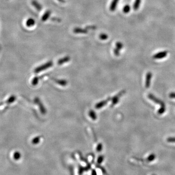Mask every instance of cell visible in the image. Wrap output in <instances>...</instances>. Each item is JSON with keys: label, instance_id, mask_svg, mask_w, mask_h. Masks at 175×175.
<instances>
[{"label": "cell", "instance_id": "cell-27", "mask_svg": "<svg viewBox=\"0 0 175 175\" xmlns=\"http://www.w3.org/2000/svg\"><path fill=\"white\" fill-rule=\"evenodd\" d=\"M169 96L170 98L175 99V92H171L169 94Z\"/></svg>", "mask_w": 175, "mask_h": 175}, {"label": "cell", "instance_id": "cell-24", "mask_svg": "<svg viewBox=\"0 0 175 175\" xmlns=\"http://www.w3.org/2000/svg\"><path fill=\"white\" fill-rule=\"evenodd\" d=\"M102 148H103L102 144L101 143H99V144L97 145L96 150H97L98 152H100V151L102 150Z\"/></svg>", "mask_w": 175, "mask_h": 175}, {"label": "cell", "instance_id": "cell-15", "mask_svg": "<svg viewBox=\"0 0 175 175\" xmlns=\"http://www.w3.org/2000/svg\"><path fill=\"white\" fill-rule=\"evenodd\" d=\"M166 110V109H165V106H162V107H161L160 108V109L158 111V113L159 114H162L163 113H164V112Z\"/></svg>", "mask_w": 175, "mask_h": 175}, {"label": "cell", "instance_id": "cell-19", "mask_svg": "<svg viewBox=\"0 0 175 175\" xmlns=\"http://www.w3.org/2000/svg\"><path fill=\"white\" fill-rule=\"evenodd\" d=\"M104 159V157L103 155H100L97 159V162L98 164H101L102 162H103Z\"/></svg>", "mask_w": 175, "mask_h": 175}, {"label": "cell", "instance_id": "cell-9", "mask_svg": "<svg viewBox=\"0 0 175 175\" xmlns=\"http://www.w3.org/2000/svg\"><path fill=\"white\" fill-rule=\"evenodd\" d=\"M119 1V0H113L112 1L110 6V10L111 11H113L115 10Z\"/></svg>", "mask_w": 175, "mask_h": 175}, {"label": "cell", "instance_id": "cell-1", "mask_svg": "<svg viewBox=\"0 0 175 175\" xmlns=\"http://www.w3.org/2000/svg\"><path fill=\"white\" fill-rule=\"evenodd\" d=\"M52 65H53V62L52 61H49L47 63L44 64V65H41L39 67H38L37 68H36V69L35 70V71L36 72H39L42 71H43L46 69H48L49 67H51Z\"/></svg>", "mask_w": 175, "mask_h": 175}, {"label": "cell", "instance_id": "cell-17", "mask_svg": "<svg viewBox=\"0 0 175 175\" xmlns=\"http://www.w3.org/2000/svg\"><path fill=\"white\" fill-rule=\"evenodd\" d=\"M99 38L102 40H106L108 38V36L106 34L103 33V34H101L100 35Z\"/></svg>", "mask_w": 175, "mask_h": 175}, {"label": "cell", "instance_id": "cell-10", "mask_svg": "<svg viewBox=\"0 0 175 175\" xmlns=\"http://www.w3.org/2000/svg\"><path fill=\"white\" fill-rule=\"evenodd\" d=\"M35 24V20L32 18H29L26 20V26L30 27L31 26H34Z\"/></svg>", "mask_w": 175, "mask_h": 175}, {"label": "cell", "instance_id": "cell-29", "mask_svg": "<svg viewBox=\"0 0 175 175\" xmlns=\"http://www.w3.org/2000/svg\"><path fill=\"white\" fill-rule=\"evenodd\" d=\"M52 20L57 21V22H60L61 21V19H58V18H53L52 19Z\"/></svg>", "mask_w": 175, "mask_h": 175}, {"label": "cell", "instance_id": "cell-20", "mask_svg": "<svg viewBox=\"0 0 175 175\" xmlns=\"http://www.w3.org/2000/svg\"><path fill=\"white\" fill-rule=\"evenodd\" d=\"M156 156L154 154H151L147 158V161L148 162H151L153 161L155 159Z\"/></svg>", "mask_w": 175, "mask_h": 175}, {"label": "cell", "instance_id": "cell-12", "mask_svg": "<svg viewBox=\"0 0 175 175\" xmlns=\"http://www.w3.org/2000/svg\"><path fill=\"white\" fill-rule=\"evenodd\" d=\"M51 13L50 11H49V10L46 11L45 13L43 14V15L42 17V18H41L42 20L43 21H45L46 20H47L49 18V17L51 15Z\"/></svg>", "mask_w": 175, "mask_h": 175}, {"label": "cell", "instance_id": "cell-28", "mask_svg": "<svg viewBox=\"0 0 175 175\" xmlns=\"http://www.w3.org/2000/svg\"><path fill=\"white\" fill-rule=\"evenodd\" d=\"M86 29H92V30H93V29H96V27L95 26H87L86 27Z\"/></svg>", "mask_w": 175, "mask_h": 175}, {"label": "cell", "instance_id": "cell-6", "mask_svg": "<svg viewBox=\"0 0 175 175\" xmlns=\"http://www.w3.org/2000/svg\"><path fill=\"white\" fill-rule=\"evenodd\" d=\"M91 168V166L90 164H88L87 166L86 167H82L80 166L79 168H78V174L79 175H81L82 174V173L84 172V171H88V170H89Z\"/></svg>", "mask_w": 175, "mask_h": 175}, {"label": "cell", "instance_id": "cell-3", "mask_svg": "<svg viewBox=\"0 0 175 175\" xmlns=\"http://www.w3.org/2000/svg\"><path fill=\"white\" fill-rule=\"evenodd\" d=\"M168 54V52L164 51L162 52H159L153 56V58L156 59H161L165 58Z\"/></svg>", "mask_w": 175, "mask_h": 175}, {"label": "cell", "instance_id": "cell-4", "mask_svg": "<svg viewBox=\"0 0 175 175\" xmlns=\"http://www.w3.org/2000/svg\"><path fill=\"white\" fill-rule=\"evenodd\" d=\"M152 78V73L150 72H148L147 73L146 76V79H145V87L146 88H149L150 83H151V78Z\"/></svg>", "mask_w": 175, "mask_h": 175}, {"label": "cell", "instance_id": "cell-21", "mask_svg": "<svg viewBox=\"0 0 175 175\" xmlns=\"http://www.w3.org/2000/svg\"><path fill=\"white\" fill-rule=\"evenodd\" d=\"M14 158L15 160H18L20 158V154L19 152H16L15 153L14 155Z\"/></svg>", "mask_w": 175, "mask_h": 175}, {"label": "cell", "instance_id": "cell-2", "mask_svg": "<svg viewBox=\"0 0 175 175\" xmlns=\"http://www.w3.org/2000/svg\"><path fill=\"white\" fill-rule=\"evenodd\" d=\"M148 97L149 99L153 101L154 102H155L156 104H159V105H161V107L165 106L164 103L163 102H162V100L159 99V98L156 97L154 95H153L152 94H149L148 95Z\"/></svg>", "mask_w": 175, "mask_h": 175}, {"label": "cell", "instance_id": "cell-8", "mask_svg": "<svg viewBox=\"0 0 175 175\" xmlns=\"http://www.w3.org/2000/svg\"><path fill=\"white\" fill-rule=\"evenodd\" d=\"M32 5L33 6L35 7V8L38 11H40L42 9V7L41 5L36 0H33L32 1Z\"/></svg>", "mask_w": 175, "mask_h": 175}, {"label": "cell", "instance_id": "cell-18", "mask_svg": "<svg viewBox=\"0 0 175 175\" xmlns=\"http://www.w3.org/2000/svg\"><path fill=\"white\" fill-rule=\"evenodd\" d=\"M116 48L117 49H118V50H121L122 49V48L123 47V45L122 43V42H116Z\"/></svg>", "mask_w": 175, "mask_h": 175}, {"label": "cell", "instance_id": "cell-25", "mask_svg": "<svg viewBox=\"0 0 175 175\" xmlns=\"http://www.w3.org/2000/svg\"><path fill=\"white\" fill-rule=\"evenodd\" d=\"M39 140H40V139L39 137H37V138H35L33 141V143L34 144H37L38 143H39Z\"/></svg>", "mask_w": 175, "mask_h": 175}, {"label": "cell", "instance_id": "cell-26", "mask_svg": "<svg viewBox=\"0 0 175 175\" xmlns=\"http://www.w3.org/2000/svg\"><path fill=\"white\" fill-rule=\"evenodd\" d=\"M114 53L115 56H119V55H120V51H119V50H118V49H117L116 48L115 49H114Z\"/></svg>", "mask_w": 175, "mask_h": 175}, {"label": "cell", "instance_id": "cell-23", "mask_svg": "<svg viewBox=\"0 0 175 175\" xmlns=\"http://www.w3.org/2000/svg\"><path fill=\"white\" fill-rule=\"evenodd\" d=\"M167 141L169 143H175V137H170L167 139Z\"/></svg>", "mask_w": 175, "mask_h": 175}, {"label": "cell", "instance_id": "cell-14", "mask_svg": "<svg viewBox=\"0 0 175 175\" xmlns=\"http://www.w3.org/2000/svg\"><path fill=\"white\" fill-rule=\"evenodd\" d=\"M130 10V7L129 5H126L123 8V13H129Z\"/></svg>", "mask_w": 175, "mask_h": 175}, {"label": "cell", "instance_id": "cell-5", "mask_svg": "<svg viewBox=\"0 0 175 175\" xmlns=\"http://www.w3.org/2000/svg\"><path fill=\"white\" fill-rule=\"evenodd\" d=\"M124 92H125V91H122L120 92L119 94H118L117 95H116L115 96L113 97V98L112 99V106L115 105V104H117L119 100L120 99V97H121L123 94Z\"/></svg>", "mask_w": 175, "mask_h": 175}, {"label": "cell", "instance_id": "cell-30", "mask_svg": "<svg viewBox=\"0 0 175 175\" xmlns=\"http://www.w3.org/2000/svg\"><path fill=\"white\" fill-rule=\"evenodd\" d=\"M91 175H97L96 171L95 169H93L91 171Z\"/></svg>", "mask_w": 175, "mask_h": 175}, {"label": "cell", "instance_id": "cell-31", "mask_svg": "<svg viewBox=\"0 0 175 175\" xmlns=\"http://www.w3.org/2000/svg\"><path fill=\"white\" fill-rule=\"evenodd\" d=\"M38 80V78H35V79L33 80V84H34L36 85L38 83V80Z\"/></svg>", "mask_w": 175, "mask_h": 175}, {"label": "cell", "instance_id": "cell-22", "mask_svg": "<svg viewBox=\"0 0 175 175\" xmlns=\"http://www.w3.org/2000/svg\"><path fill=\"white\" fill-rule=\"evenodd\" d=\"M89 115H90L91 118L93 119H95L96 118V114L95 113V112L93 111H91V112H90L89 113Z\"/></svg>", "mask_w": 175, "mask_h": 175}, {"label": "cell", "instance_id": "cell-13", "mask_svg": "<svg viewBox=\"0 0 175 175\" xmlns=\"http://www.w3.org/2000/svg\"><path fill=\"white\" fill-rule=\"evenodd\" d=\"M141 2V0H135L133 5V8L135 10H137L139 9L140 4Z\"/></svg>", "mask_w": 175, "mask_h": 175}, {"label": "cell", "instance_id": "cell-11", "mask_svg": "<svg viewBox=\"0 0 175 175\" xmlns=\"http://www.w3.org/2000/svg\"><path fill=\"white\" fill-rule=\"evenodd\" d=\"M70 58L69 57H66L63 58H61V59H59L58 62V63L59 65H61L65 62L69 61L70 60Z\"/></svg>", "mask_w": 175, "mask_h": 175}, {"label": "cell", "instance_id": "cell-7", "mask_svg": "<svg viewBox=\"0 0 175 175\" xmlns=\"http://www.w3.org/2000/svg\"><path fill=\"white\" fill-rule=\"evenodd\" d=\"M73 32L76 34H86L88 33L87 29L76 27L73 29Z\"/></svg>", "mask_w": 175, "mask_h": 175}, {"label": "cell", "instance_id": "cell-16", "mask_svg": "<svg viewBox=\"0 0 175 175\" xmlns=\"http://www.w3.org/2000/svg\"><path fill=\"white\" fill-rule=\"evenodd\" d=\"M108 100H106V101H103V102H102L99 103V104L96 106V108H100L101 107H103L105 105H106V104L107 103Z\"/></svg>", "mask_w": 175, "mask_h": 175}, {"label": "cell", "instance_id": "cell-32", "mask_svg": "<svg viewBox=\"0 0 175 175\" xmlns=\"http://www.w3.org/2000/svg\"><path fill=\"white\" fill-rule=\"evenodd\" d=\"M58 1L59 2H61V3H64L65 2L64 0H58Z\"/></svg>", "mask_w": 175, "mask_h": 175}]
</instances>
